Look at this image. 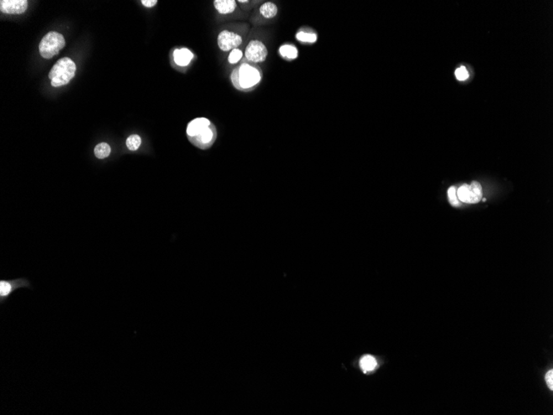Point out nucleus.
<instances>
[{"label": "nucleus", "mask_w": 553, "mask_h": 415, "mask_svg": "<svg viewBox=\"0 0 553 415\" xmlns=\"http://www.w3.org/2000/svg\"><path fill=\"white\" fill-rule=\"evenodd\" d=\"M457 197L460 202L468 204H476L481 202L483 197L482 187L478 182H472L471 185L463 184L457 189Z\"/></svg>", "instance_id": "obj_7"}, {"label": "nucleus", "mask_w": 553, "mask_h": 415, "mask_svg": "<svg viewBox=\"0 0 553 415\" xmlns=\"http://www.w3.org/2000/svg\"><path fill=\"white\" fill-rule=\"evenodd\" d=\"M28 8L27 0H1L0 11L8 14H22Z\"/></svg>", "instance_id": "obj_10"}, {"label": "nucleus", "mask_w": 553, "mask_h": 415, "mask_svg": "<svg viewBox=\"0 0 553 415\" xmlns=\"http://www.w3.org/2000/svg\"><path fill=\"white\" fill-rule=\"evenodd\" d=\"M213 3L218 13L224 15L232 14L238 9V3L235 0H215Z\"/></svg>", "instance_id": "obj_13"}, {"label": "nucleus", "mask_w": 553, "mask_h": 415, "mask_svg": "<svg viewBox=\"0 0 553 415\" xmlns=\"http://www.w3.org/2000/svg\"><path fill=\"white\" fill-rule=\"evenodd\" d=\"M268 55V50L264 42L257 38L251 39L244 52V59L251 63H264Z\"/></svg>", "instance_id": "obj_5"}, {"label": "nucleus", "mask_w": 553, "mask_h": 415, "mask_svg": "<svg viewBox=\"0 0 553 415\" xmlns=\"http://www.w3.org/2000/svg\"><path fill=\"white\" fill-rule=\"evenodd\" d=\"M447 195H448L449 202L451 203V206L453 207H458L461 205V202L458 199L457 197V188L456 187H451L447 191Z\"/></svg>", "instance_id": "obj_19"}, {"label": "nucleus", "mask_w": 553, "mask_h": 415, "mask_svg": "<svg viewBox=\"0 0 553 415\" xmlns=\"http://www.w3.org/2000/svg\"><path fill=\"white\" fill-rule=\"evenodd\" d=\"M377 365L375 358L372 355H365L361 360V367L365 372H369L374 370Z\"/></svg>", "instance_id": "obj_15"}, {"label": "nucleus", "mask_w": 553, "mask_h": 415, "mask_svg": "<svg viewBox=\"0 0 553 415\" xmlns=\"http://www.w3.org/2000/svg\"><path fill=\"white\" fill-rule=\"evenodd\" d=\"M141 3L146 8H153L158 3V1L157 0H143Z\"/></svg>", "instance_id": "obj_23"}, {"label": "nucleus", "mask_w": 553, "mask_h": 415, "mask_svg": "<svg viewBox=\"0 0 553 415\" xmlns=\"http://www.w3.org/2000/svg\"><path fill=\"white\" fill-rule=\"evenodd\" d=\"M188 140L196 148L205 150L212 147L217 138L215 125L206 118H196L186 128Z\"/></svg>", "instance_id": "obj_2"}, {"label": "nucleus", "mask_w": 553, "mask_h": 415, "mask_svg": "<svg viewBox=\"0 0 553 415\" xmlns=\"http://www.w3.org/2000/svg\"><path fill=\"white\" fill-rule=\"evenodd\" d=\"M95 155L96 158L99 159H104V158H107L110 156L111 153V148L110 146L106 143H100L98 145L95 146Z\"/></svg>", "instance_id": "obj_16"}, {"label": "nucleus", "mask_w": 553, "mask_h": 415, "mask_svg": "<svg viewBox=\"0 0 553 415\" xmlns=\"http://www.w3.org/2000/svg\"><path fill=\"white\" fill-rule=\"evenodd\" d=\"M281 58L288 62H292L298 58V49L293 43H284L278 50Z\"/></svg>", "instance_id": "obj_14"}, {"label": "nucleus", "mask_w": 553, "mask_h": 415, "mask_svg": "<svg viewBox=\"0 0 553 415\" xmlns=\"http://www.w3.org/2000/svg\"><path fill=\"white\" fill-rule=\"evenodd\" d=\"M141 143L142 140L140 136H138V135H132L127 138L126 146L129 150L136 151L140 147Z\"/></svg>", "instance_id": "obj_17"}, {"label": "nucleus", "mask_w": 553, "mask_h": 415, "mask_svg": "<svg viewBox=\"0 0 553 415\" xmlns=\"http://www.w3.org/2000/svg\"><path fill=\"white\" fill-rule=\"evenodd\" d=\"M244 59V52L240 48H236L231 51L228 57L229 63L231 64H237Z\"/></svg>", "instance_id": "obj_18"}, {"label": "nucleus", "mask_w": 553, "mask_h": 415, "mask_svg": "<svg viewBox=\"0 0 553 415\" xmlns=\"http://www.w3.org/2000/svg\"><path fill=\"white\" fill-rule=\"evenodd\" d=\"M237 3L241 5V8L244 11L249 12V11L257 7V5H258L260 2L259 1H247V0L242 1V0H239V1H237Z\"/></svg>", "instance_id": "obj_20"}, {"label": "nucleus", "mask_w": 553, "mask_h": 415, "mask_svg": "<svg viewBox=\"0 0 553 415\" xmlns=\"http://www.w3.org/2000/svg\"><path fill=\"white\" fill-rule=\"evenodd\" d=\"M65 45V38L61 33L50 32L43 37L39 44V52L43 58L50 59L58 55Z\"/></svg>", "instance_id": "obj_4"}, {"label": "nucleus", "mask_w": 553, "mask_h": 415, "mask_svg": "<svg viewBox=\"0 0 553 415\" xmlns=\"http://www.w3.org/2000/svg\"><path fill=\"white\" fill-rule=\"evenodd\" d=\"M243 35L234 31H221L217 38L218 47L223 52H231L243 43Z\"/></svg>", "instance_id": "obj_8"}, {"label": "nucleus", "mask_w": 553, "mask_h": 415, "mask_svg": "<svg viewBox=\"0 0 553 415\" xmlns=\"http://www.w3.org/2000/svg\"><path fill=\"white\" fill-rule=\"evenodd\" d=\"M263 77V70L260 66L246 59L237 64L231 74L232 85L241 92H251L257 89Z\"/></svg>", "instance_id": "obj_1"}, {"label": "nucleus", "mask_w": 553, "mask_h": 415, "mask_svg": "<svg viewBox=\"0 0 553 415\" xmlns=\"http://www.w3.org/2000/svg\"><path fill=\"white\" fill-rule=\"evenodd\" d=\"M173 58L176 65L181 68H185L192 62L194 54L188 48H180L173 51Z\"/></svg>", "instance_id": "obj_11"}, {"label": "nucleus", "mask_w": 553, "mask_h": 415, "mask_svg": "<svg viewBox=\"0 0 553 415\" xmlns=\"http://www.w3.org/2000/svg\"><path fill=\"white\" fill-rule=\"evenodd\" d=\"M456 78H457V80H461V81L468 79L469 73L467 70H466V68H465L464 66L463 67L459 68L458 69L456 70Z\"/></svg>", "instance_id": "obj_21"}, {"label": "nucleus", "mask_w": 553, "mask_h": 415, "mask_svg": "<svg viewBox=\"0 0 553 415\" xmlns=\"http://www.w3.org/2000/svg\"><path fill=\"white\" fill-rule=\"evenodd\" d=\"M546 382L548 384V387L551 390H553V370H551L546 375Z\"/></svg>", "instance_id": "obj_22"}, {"label": "nucleus", "mask_w": 553, "mask_h": 415, "mask_svg": "<svg viewBox=\"0 0 553 415\" xmlns=\"http://www.w3.org/2000/svg\"><path fill=\"white\" fill-rule=\"evenodd\" d=\"M278 14V7L277 3L272 1H267L261 3L258 8H256L253 14V23L254 25L268 24L274 20Z\"/></svg>", "instance_id": "obj_6"}, {"label": "nucleus", "mask_w": 553, "mask_h": 415, "mask_svg": "<svg viewBox=\"0 0 553 415\" xmlns=\"http://www.w3.org/2000/svg\"><path fill=\"white\" fill-rule=\"evenodd\" d=\"M296 39L303 44L311 45V44H314L317 42V33L313 28H309V27H303V28H299L297 33H296Z\"/></svg>", "instance_id": "obj_12"}, {"label": "nucleus", "mask_w": 553, "mask_h": 415, "mask_svg": "<svg viewBox=\"0 0 553 415\" xmlns=\"http://www.w3.org/2000/svg\"><path fill=\"white\" fill-rule=\"evenodd\" d=\"M30 283L26 278H18L14 280L0 281V301L3 303L17 288L29 287Z\"/></svg>", "instance_id": "obj_9"}, {"label": "nucleus", "mask_w": 553, "mask_h": 415, "mask_svg": "<svg viewBox=\"0 0 553 415\" xmlns=\"http://www.w3.org/2000/svg\"><path fill=\"white\" fill-rule=\"evenodd\" d=\"M481 200L483 201V202H486V198H482V199H481Z\"/></svg>", "instance_id": "obj_24"}, {"label": "nucleus", "mask_w": 553, "mask_h": 415, "mask_svg": "<svg viewBox=\"0 0 553 415\" xmlns=\"http://www.w3.org/2000/svg\"><path fill=\"white\" fill-rule=\"evenodd\" d=\"M76 67L70 58H63L53 66L49 73L51 84L53 87H60L70 82L75 76Z\"/></svg>", "instance_id": "obj_3"}]
</instances>
